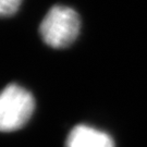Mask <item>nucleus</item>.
Wrapping results in <instances>:
<instances>
[{
  "instance_id": "obj_4",
  "label": "nucleus",
  "mask_w": 147,
  "mask_h": 147,
  "mask_svg": "<svg viewBox=\"0 0 147 147\" xmlns=\"http://www.w3.org/2000/svg\"><path fill=\"white\" fill-rule=\"evenodd\" d=\"M23 0H0V14L2 18H10L19 11Z\"/></svg>"
},
{
  "instance_id": "obj_1",
  "label": "nucleus",
  "mask_w": 147,
  "mask_h": 147,
  "mask_svg": "<svg viewBox=\"0 0 147 147\" xmlns=\"http://www.w3.org/2000/svg\"><path fill=\"white\" fill-rule=\"evenodd\" d=\"M38 31L47 46L56 49L67 48L79 37L81 18L68 5H56L47 11Z\"/></svg>"
},
{
  "instance_id": "obj_2",
  "label": "nucleus",
  "mask_w": 147,
  "mask_h": 147,
  "mask_svg": "<svg viewBox=\"0 0 147 147\" xmlns=\"http://www.w3.org/2000/svg\"><path fill=\"white\" fill-rule=\"evenodd\" d=\"M35 108L33 95L18 84L5 86L0 97V127L13 132L30 120Z\"/></svg>"
},
{
  "instance_id": "obj_3",
  "label": "nucleus",
  "mask_w": 147,
  "mask_h": 147,
  "mask_svg": "<svg viewBox=\"0 0 147 147\" xmlns=\"http://www.w3.org/2000/svg\"><path fill=\"white\" fill-rule=\"evenodd\" d=\"M65 147H115L107 133L88 125H76L69 133Z\"/></svg>"
}]
</instances>
